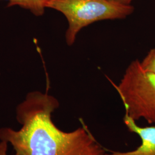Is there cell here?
Wrapping results in <instances>:
<instances>
[{"label": "cell", "instance_id": "obj_1", "mask_svg": "<svg viewBox=\"0 0 155 155\" xmlns=\"http://www.w3.org/2000/svg\"><path fill=\"white\" fill-rule=\"evenodd\" d=\"M59 106L55 98L35 91L17 106L18 130L0 129V140L11 144L14 155H105L106 150L84 124L64 132L52 121V114Z\"/></svg>", "mask_w": 155, "mask_h": 155}, {"label": "cell", "instance_id": "obj_2", "mask_svg": "<svg viewBox=\"0 0 155 155\" xmlns=\"http://www.w3.org/2000/svg\"><path fill=\"white\" fill-rule=\"evenodd\" d=\"M46 8L60 12L66 17L68 23L66 40L70 46L74 44L82 29L102 20L124 19L134 10L131 5L109 0H47Z\"/></svg>", "mask_w": 155, "mask_h": 155}, {"label": "cell", "instance_id": "obj_3", "mask_svg": "<svg viewBox=\"0 0 155 155\" xmlns=\"http://www.w3.org/2000/svg\"><path fill=\"white\" fill-rule=\"evenodd\" d=\"M116 88L125 114L135 121L143 118L155 124V75L144 70L140 61L129 64Z\"/></svg>", "mask_w": 155, "mask_h": 155}, {"label": "cell", "instance_id": "obj_4", "mask_svg": "<svg viewBox=\"0 0 155 155\" xmlns=\"http://www.w3.org/2000/svg\"><path fill=\"white\" fill-rule=\"evenodd\" d=\"M124 122L128 130L140 137L141 144L136 150L127 152L110 151L105 155H155V127H141L127 114Z\"/></svg>", "mask_w": 155, "mask_h": 155}, {"label": "cell", "instance_id": "obj_5", "mask_svg": "<svg viewBox=\"0 0 155 155\" xmlns=\"http://www.w3.org/2000/svg\"><path fill=\"white\" fill-rule=\"evenodd\" d=\"M8 6L18 5L27 9L36 16H42L46 8L47 0H8Z\"/></svg>", "mask_w": 155, "mask_h": 155}, {"label": "cell", "instance_id": "obj_6", "mask_svg": "<svg viewBox=\"0 0 155 155\" xmlns=\"http://www.w3.org/2000/svg\"><path fill=\"white\" fill-rule=\"evenodd\" d=\"M140 65L145 71L155 75V48L150 50L143 61H140Z\"/></svg>", "mask_w": 155, "mask_h": 155}, {"label": "cell", "instance_id": "obj_7", "mask_svg": "<svg viewBox=\"0 0 155 155\" xmlns=\"http://www.w3.org/2000/svg\"><path fill=\"white\" fill-rule=\"evenodd\" d=\"M8 143L4 141L0 142V155H7Z\"/></svg>", "mask_w": 155, "mask_h": 155}, {"label": "cell", "instance_id": "obj_8", "mask_svg": "<svg viewBox=\"0 0 155 155\" xmlns=\"http://www.w3.org/2000/svg\"><path fill=\"white\" fill-rule=\"evenodd\" d=\"M111 2L124 5H130L133 0H109Z\"/></svg>", "mask_w": 155, "mask_h": 155}]
</instances>
